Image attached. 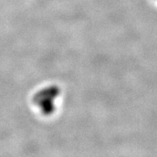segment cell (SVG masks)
Listing matches in <instances>:
<instances>
[{"label":"cell","instance_id":"obj_1","mask_svg":"<svg viewBox=\"0 0 157 157\" xmlns=\"http://www.w3.org/2000/svg\"><path fill=\"white\" fill-rule=\"evenodd\" d=\"M58 95V90L56 88L45 89L36 96V102L45 113L53 111L54 99Z\"/></svg>","mask_w":157,"mask_h":157}]
</instances>
